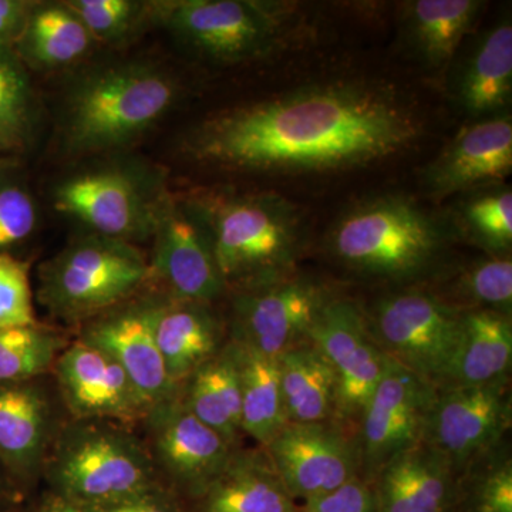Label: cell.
Wrapping results in <instances>:
<instances>
[{
	"mask_svg": "<svg viewBox=\"0 0 512 512\" xmlns=\"http://www.w3.org/2000/svg\"><path fill=\"white\" fill-rule=\"evenodd\" d=\"M421 133L414 110L382 87L326 84L205 121L188 150L232 170L339 171L402 153Z\"/></svg>",
	"mask_w": 512,
	"mask_h": 512,
	"instance_id": "6da1fadb",
	"label": "cell"
},
{
	"mask_svg": "<svg viewBox=\"0 0 512 512\" xmlns=\"http://www.w3.org/2000/svg\"><path fill=\"white\" fill-rule=\"evenodd\" d=\"M178 99L177 80L156 64L97 67L80 77L67 94L64 146L83 156L126 147L163 120Z\"/></svg>",
	"mask_w": 512,
	"mask_h": 512,
	"instance_id": "7a4b0ae2",
	"label": "cell"
},
{
	"mask_svg": "<svg viewBox=\"0 0 512 512\" xmlns=\"http://www.w3.org/2000/svg\"><path fill=\"white\" fill-rule=\"evenodd\" d=\"M43 480L49 493L79 508L117 503L164 484L146 441L106 420L64 421Z\"/></svg>",
	"mask_w": 512,
	"mask_h": 512,
	"instance_id": "3957f363",
	"label": "cell"
},
{
	"mask_svg": "<svg viewBox=\"0 0 512 512\" xmlns=\"http://www.w3.org/2000/svg\"><path fill=\"white\" fill-rule=\"evenodd\" d=\"M184 204L207 231L227 286L282 278L295 259L298 220L276 195L215 192Z\"/></svg>",
	"mask_w": 512,
	"mask_h": 512,
	"instance_id": "277c9868",
	"label": "cell"
},
{
	"mask_svg": "<svg viewBox=\"0 0 512 512\" xmlns=\"http://www.w3.org/2000/svg\"><path fill=\"white\" fill-rule=\"evenodd\" d=\"M150 282V261L136 244L90 232L40 265L37 299L60 322L83 325Z\"/></svg>",
	"mask_w": 512,
	"mask_h": 512,
	"instance_id": "5b68a950",
	"label": "cell"
},
{
	"mask_svg": "<svg viewBox=\"0 0 512 512\" xmlns=\"http://www.w3.org/2000/svg\"><path fill=\"white\" fill-rule=\"evenodd\" d=\"M329 244L333 255L359 274L406 279L439 258L444 231L414 202L380 197L345 212Z\"/></svg>",
	"mask_w": 512,
	"mask_h": 512,
	"instance_id": "8992f818",
	"label": "cell"
},
{
	"mask_svg": "<svg viewBox=\"0 0 512 512\" xmlns=\"http://www.w3.org/2000/svg\"><path fill=\"white\" fill-rule=\"evenodd\" d=\"M461 312L433 293L403 291L380 299L366 319L384 355L440 387L456 350Z\"/></svg>",
	"mask_w": 512,
	"mask_h": 512,
	"instance_id": "52a82bcc",
	"label": "cell"
},
{
	"mask_svg": "<svg viewBox=\"0 0 512 512\" xmlns=\"http://www.w3.org/2000/svg\"><path fill=\"white\" fill-rule=\"evenodd\" d=\"M156 18L183 45L217 62L237 63L264 55L279 22L271 8L245 0H175L150 3Z\"/></svg>",
	"mask_w": 512,
	"mask_h": 512,
	"instance_id": "ba28073f",
	"label": "cell"
},
{
	"mask_svg": "<svg viewBox=\"0 0 512 512\" xmlns=\"http://www.w3.org/2000/svg\"><path fill=\"white\" fill-rule=\"evenodd\" d=\"M511 424L508 379L483 386L437 387L423 439L461 477L503 439Z\"/></svg>",
	"mask_w": 512,
	"mask_h": 512,
	"instance_id": "9c48e42d",
	"label": "cell"
},
{
	"mask_svg": "<svg viewBox=\"0 0 512 512\" xmlns=\"http://www.w3.org/2000/svg\"><path fill=\"white\" fill-rule=\"evenodd\" d=\"M332 296L303 278H278L239 288L232 301L228 340L278 359L309 340L313 323Z\"/></svg>",
	"mask_w": 512,
	"mask_h": 512,
	"instance_id": "30bf717a",
	"label": "cell"
},
{
	"mask_svg": "<svg viewBox=\"0 0 512 512\" xmlns=\"http://www.w3.org/2000/svg\"><path fill=\"white\" fill-rule=\"evenodd\" d=\"M143 424L158 476L188 503L214 481L237 448L185 407L180 390L151 407Z\"/></svg>",
	"mask_w": 512,
	"mask_h": 512,
	"instance_id": "8fae6325",
	"label": "cell"
},
{
	"mask_svg": "<svg viewBox=\"0 0 512 512\" xmlns=\"http://www.w3.org/2000/svg\"><path fill=\"white\" fill-rule=\"evenodd\" d=\"M165 198L151 197L133 173L104 168L64 180L56 188L55 207L92 234L136 244L153 237Z\"/></svg>",
	"mask_w": 512,
	"mask_h": 512,
	"instance_id": "7c38bea8",
	"label": "cell"
},
{
	"mask_svg": "<svg viewBox=\"0 0 512 512\" xmlns=\"http://www.w3.org/2000/svg\"><path fill=\"white\" fill-rule=\"evenodd\" d=\"M437 387L387 357L386 369L360 419V477L372 483L384 466L419 446Z\"/></svg>",
	"mask_w": 512,
	"mask_h": 512,
	"instance_id": "4fadbf2b",
	"label": "cell"
},
{
	"mask_svg": "<svg viewBox=\"0 0 512 512\" xmlns=\"http://www.w3.org/2000/svg\"><path fill=\"white\" fill-rule=\"evenodd\" d=\"M165 293H138L80 325L77 338L109 353L130 377L148 407L178 393L156 339L158 309Z\"/></svg>",
	"mask_w": 512,
	"mask_h": 512,
	"instance_id": "5bb4252c",
	"label": "cell"
},
{
	"mask_svg": "<svg viewBox=\"0 0 512 512\" xmlns=\"http://www.w3.org/2000/svg\"><path fill=\"white\" fill-rule=\"evenodd\" d=\"M265 451L293 500L302 503L360 477L357 437L338 421L288 423Z\"/></svg>",
	"mask_w": 512,
	"mask_h": 512,
	"instance_id": "9a60e30c",
	"label": "cell"
},
{
	"mask_svg": "<svg viewBox=\"0 0 512 512\" xmlns=\"http://www.w3.org/2000/svg\"><path fill=\"white\" fill-rule=\"evenodd\" d=\"M309 340L322 350L335 370L336 421L345 429L349 424H359L387 363V356L370 333L366 316L355 303L330 298L313 323Z\"/></svg>",
	"mask_w": 512,
	"mask_h": 512,
	"instance_id": "2e32d148",
	"label": "cell"
},
{
	"mask_svg": "<svg viewBox=\"0 0 512 512\" xmlns=\"http://www.w3.org/2000/svg\"><path fill=\"white\" fill-rule=\"evenodd\" d=\"M56 386L46 376L0 382V466L25 497L43 478L50 448L64 421Z\"/></svg>",
	"mask_w": 512,
	"mask_h": 512,
	"instance_id": "e0dca14e",
	"label": "cell"
},
{
	"mask_svg": "<svg viewBox=\"0 0 512 512\" xmlns=\"http://www.w3.org/2000/svg\"><path fill=\"white\" fill-rule=\"evenodd\" d=\"M150 261L151 282L177 301H217L227 284L212 249L210 237L184 202L165 198L154 229Z\"/></svg>",
	"mask_w": 512,
	"mask_h": 512,
	"instance_id": "ac0fdd59",
	"label": "cell"
},
{
	"mask_svg": "<svg viewBox=\"0 0 512 512\" xmlns=\"http://www.w3.org/2000/svg\"><path fill=\"white\" fill-rule=\"evenodd\" d=\"M52 372L70 419L133 427L143 423L150 410L123 367L109 353L79 338L60 353Z\"/></svg>",
	"mask_w": 512,
	"mask_h": 512,
	"instance_id": "d6986e66",
	"label": "cell"
},
{
	"mask_svg": "<svg viewBox=\"0 0 512 512\" xmlns=\"http://www.w3.org/2000/svg\"><path fill=\"white\" fill-rule=\"evenodd\" d=\"M512 170L510 114L485 117L461 130L424 171V188L433 197L497 184Z\"/></svg>",
	"mask_w": 512,
	"mask_h": 512,
	"instance_id": "ffe728a7",
	"label": "cell"
},
{
	"mask_svg": "<svg viewBox=\"0 0 512 512\" xmlns=\"http://www.w3.org/2000/svg\"><path fill=\"white\" fill-rule=\"evenodd\" d=\"M377 512H458L461 477L420 443L394 457L372 481Z\"/></svg>",
	"mask_w": 512,
	"mask_h": 512,
	"instance_id": "44dd1931",
	"label": "cell"
},
{
	"mask_svg": "<svg viewBox=\"0 0 512 512\" xmlns=\"http://www.w3.org/2000/svg\"><path fill=\"white\" fill-rule=\"evenodd\" d=\"M190 504V512H301L265 448H235L221 473Z\"/></svg>",
	"mask_w": 512,
	"mask_h": 512,
	"instance_id": "7402d4cb",
	"label": "cell"
},
{
	"mask_svg": "<svg viewBox=\"0 0 512 512\" xmlns=\"http://www.w3.org/2000/svg\"><path fill=\"white\" fill-rule=\"evenodd\" d=\"M156 339L165 369L177 389L225 343V326L207 303L165 295L158 309Z\"/></svg>",
	"mask_w": 512,
	"mask_h": 512,
	"instance_id": "603a6c76",
	"label": "cell"
},
{
	"mask_svg": "<svg viewBox=\"0 0 512 512\" xmlns=\"http://www.w3.org/2000/svg\"><path fill=\"white\" fill-rule=\"evenodd\" d=\"M511 360L510 315L491 309H463L456 350L440 387L483 386L508 379Z\"/></svg>",
	"mask_w": 512,
	"mask_h": 512,
	"instance_id": "cb8c5ba5",
	"label": "cell"
},
{
	"mask_svg": "<svg viewBox=\"0 0 512 512\" xmlns=\"http://www.w3.org/2000/svg\"><path fill=\"white\" fill-rule=\"evenodd\" d=\"M276 360L288 423L336 421L338 379L322 350L306 340Z\"/></svg>",
	"mask_w": 512,
	"mask_h": 512,
	"instance_id": "d4e9b609",
	"label": "cell"
},
{
	"mask_svg": "<svg viewBox=\"0 0 512 512\" xmlns=\"http://www.w3.org/2000/svg\"><path fill=\"white\" fill-rule=\"evenodd\" d=\"M180 396L198 420L237 446L242 434L241 383L237 350L231 342L227 340L217 355L185 380Z\"/></svg>",
	"mask_w": 512,
	"mask_h": 512,
	"instance_id": "484cf974",
	"label": "cell"
},
{
	"mask_svg": "<svg viewBox=\"0 0 512 512\" xmlns=\"http://www.w3.org/2000/svg\"><path fill=\"white\" fill-rule=\"evenodd\" d=\"M94 43L82 20L63 2H35L13 50L29 70L46 72L80 62Z\"/></svg>",
	"mask_w": 512,
	"mask_h": 512,
	"instance_id": "4316f807",
	"label": "cell"
},
{
	"mask_svg": "<svg viewBox=\"0 0 512 512\" xmlns=\"http://www.w3.org/2000/svg\"><path fill=\"white\" fill-rule=\"evenodd\" d=\"M511 96L512 26L505 19L468 56L458 79L457 97L466 113L485 119L503 113Z\"/></svg>",
	"mask_w": 512,
	"mask_h": 512,
	"instance_id": "83f0119b",
	"label": "cell"
},
{
	"mask_svg": "<svg viewBox=\"0 0 512 512\" xmlns=\"http://www.w3.org/2000/svg\"><path fill=\"white\" fill-rule=\"evenodd\" d=\"M481 8L477 0H417L407 8V36L427 69L451 62Z\"/></svg>",
	"mask_w": 512,
	"mask_h": 512,
	"instance_id": "f1b7e54d",
	"label": "cell"
},
{
	"mask_svg": "<svg viewBox=\"0 0 512 512\" xmlns=\"http://www.w3.org/2000/svg\"><path fill=\"white\" fill-rule=\"evenodd\" d=\"M232 345L237 350L241 383L242 433L248 434L265 448L288 424L278 360L235 343Z\"/></svg>",
	"mask_w": 512,
	"mask_h": 512,
	"instance_id": "f546056e",
	"label": "cell"
},
{
	"mask_svg": "<svg viewBox=\"0 0 512 512\" xmlns=\"http://www.w3.org/2000/svg\"><path fill=\"white\" fill-rule=\"evenodd\" d=\"M39 104L32 77L13 47L0 46V156L19 158L35 141Z\"/></svg>",
	"mask_w": 512,
	"mask_h": 512,
	"instance_id": "4dcf8cb0",
	"label": "cell"
},
{
	"mask_svg": "<svg viewBox=\"0 0 512 512\" xmlns=\"http://www.w3.org/2000/svg\"><path fill=\"white\" fill-rule=\"evenodd\" d=\"M70 342L63 330L42 322L0 328V382L47 376Z\"/></svg>",
	"mask_w": 512,
	"mask_h": 512,
	"instance_id": "1f68e13d",
	"label": "cell"
},
{
	"mask_svg": "<svg viewBox=\"0 0 512 512\" xmlns=\"http://www.w3.org/2000/svg\"><path fill=\"white\" fill-rule=\"evenodd\" d=\"M39 225V207L18 158L0 157V254H12Z\"/></svg>",
	"mask_w": 512,
	"mask_h": 512,
	"instance_id": "d6a6232c",
	"label": "cell"
},
{
	"mask_svg": "<svg viewBox=\"0 0 512 512\" xmlns=\"http://www.w3.org/2000/svg\"><path fill=\"white\" fill-rule=\"evenodd\" d=\"M467 234L495 255L510 251L512 244V192L493 188L474 195L460 208Z\"/></svg>",
	"mask_w": 512,
	"mask_h": 512,
	"instance_id": "836d02e7",
	"label": "cell"
},
{
	"mask_svg": "<svg viewBox=\"0 0 512 512\" xmlns=\"http://www.w3.org/2000/svg\"><path fill=\"white\" fill-rule=\"evenodd\" d=\"M94 42L119 43L126 40L140 26L141 20L150 18V3L133 0H67Z\"/></svg>",
	"mask_w": 512,
	"mask_h": 512,
	"instance_id": "e575fe53",
	"label": "cell"
},
{
	"mask_svg": "<svg viewBox=\"0 0 512 512\" xmlns=\"http://www.w3.org/2000/svg\"><path fill=\"white\" fill-rule=\"evenodd\" d=\"M457 295L471 308L491 309L510 315L512 306V262L510 256H494L477 262L458 279Z\"/></svg>",
	"mask_w": 512,
	"mask_h": 512,
	"instance_id": "d590c367",
	"label": "cell"
},
{
	"mask_svg": "<svg viewBox=\"0 0 512 512\" xmlns=\"http://www.w3.org/2000/svg\"><path fill=\"white\" fill-rule=\"evenodd\" d=\"M37 323L29 262L13 254H0V328Z\"/></svg>",
	"mask_w": 512,
	"mask_h": 512,
	"instance_id": "8d00e7d4",
	"label": "cell"
},
{
	"mask_svg": "<svg viewBox=\"0 0 512 512\" xmlns=\"http://www.w3.org/2000/svg\"><path fill=\"white\" fill-rule=\"evenodd\" d=\"M458 512H512L511 461L488 467L467 490L461 485Z\"/></svg>",
	"mask_w": 512,
	"mask_h": 512,
	"instance_id": "74e56055",
	"label": "cell"
},
{
	"mask_svg": "<svg viewBox=\"0 0 512 512\" xmlns=\"http://www.w3.org/2000/svg\"><path fill=\"white\" fill-rule=\"evenodd\" d=\"M301 512H377L372 484L353 478L332 493L301 505Z\"/></svg>",
	"mask_w": 512,
	"mask_h": 512,
	"instance_id": "f35d334b",
	"label": "cell"
},
{
	"mask_svg": "<svg viewBox=\"0 0 512 512\" xmlns=\"http://www.w3.org/2000/svg\"><path fill=\"white\" fill-rule=\"evenodd\" d=\"M82 512H190L184 501L167 485L161 484L146 493L117 503L80 508Z\"/></svg>",
	"mask_w": 512,
	"mask_h": 512,
	"instance_id": "ab89813d",
	"label": "cell"
},
{
	"mask_svg": "<svg viewBox=\"0 0 512 512\" xmlns=\"http://www.w3.org/2000/svg\"><path fill=\"white\" fill-rule=\"evenodd\" d=\"M33 3L29 0H0V46H15L28 22Z\"/></svg>",
	"mask_w": 512,
	"mask_h": 512,
	"instance_id": "60d3db41",
	"label": "cell"
},
{
	"mask_svg": "<svg viewBox=\"0 0 512 512\" xmlns=\"http://www.w3.org/2000/svg\"><path fill=\"white\" fill-rule=\"evenodd\" d=\"M23 498L25 497L19 493L18 488L13 485L8 474L0 466V511L13 507V505H19Z\"/></svg>",
	"mask_w": 512,
	"mask_h": 512,
	"instance_id": "b9f144b4",
	"label": "cell"
},
{
	"mask_svg": "<svg viewBox=\"0 0 512 512\" xmlns=\"http://www.w3.org/2000/svg\"><path fill=\"white\" fill-rule=\"evenodd\" d=\"M36 512H82L76 505L67 503L63 498L57 497L52 493H47L43 497L42 503L37 507Z\"/></svg>",
	"mask_w": 512,
	"mask_h": 512,
	"instance_id": "7bdbcfd3",
	"label": "cell"
},
{
	"mask_svg": "<svg viewBox=\"0 0 512 512\" xmlns=\"http://www.w3.org/2000/svg\"><path fill=\"white\" fill-rule=\"evenodd\" d=\"M0 512H25L22 507L19 505H13V507L5 508V510H2Z\"/></svg>",
	"mask_w": 512,
	"mask_h": 512,
	"instance_id": "ee69618b",
	"label": "cell"
},
{
	"mask_svg": "<svg viewBox=\"0 0 512 512\" xmlns=\"http://www.w3.org/2000/svg\"><path fill=\"white\" fill-rule=\"evenodd\" d=\"M0 157H2V156H0Z\"/></svg>",
	"mask_w": 512,
	"mask_h": 512,
	"instance_id": "f6af8a7d",
	"label": "cell"
}]
</instances>
